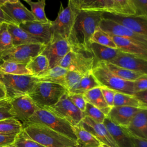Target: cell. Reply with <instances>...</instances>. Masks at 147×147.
Here are the masks:
<instances>
[{
  "mask_svg": "<svg viewBox=\"0 0 147 147\" xmlns=\"http://www.w3.org/2000/svg\"><path fill=\"white\" fill-rule=\"evenodd\" d=\"M102 20L101 12L79 10L68 39L71 48L90 51L93 34Z\"/></svg>",
  "mask_w": 147,
  "mask_h": 147,
  "instance_id": "1",
  "label": "cell"
},
{
  "mask_svg": "<svg viewBox=\"0 0 147 147\" xmlns=\"http://www.w3.org/2000/svg\"><path fill=\"white\" fill-rule=\"evenodd\" d=\"M75 7L88 11L107 13L123 16H134L133 0H72Z\"/></svg>",
  "mask_w": 147,
  "mask_h": 147,
  "instance_id": "2",
  "label": "cell"
},
{
  "mask_svg": "<svg viewBox=\"0 0 147 147\" xmlns=\"http://www.w3.org/2000/svg\"><path fill=\"white\" fill-rule=\"evenodd\" d=\"M23 127L33 140L45 147H77L76 141L42 124L30 123Z\"/></svg>",
  "mask_w": 147,
  "mask_h": 147,
  "instance_id": "3",
  "label": "cell"
},
{
  "mask_svg": "<svg viewBox=\"0 0 147 147\" xmlns=\"http://www.w3.org/2000/svg\"><path fill=\"white\" fill-rule=\"evenodd\" d=\"M79 11L72 0L68 1V5L65 8L61 3L56 18L51 21V30L52 34L51 42L59 40H68Z\"/></svg>",
  "mask_w": 147,
  "mask_h": 147,
  "instance_id": "4",
  "label": "cell"
},
{
  "mask_svg": "<svg viewBox=\"0 0 147 147\" xmlns=\"http://www.w3.org/2000/svg\"><path fill=\"white\" fill-rule=\"evenodd\" d=\"M37 123L42 124L52 130L61 134L76 141L77 140L73 126L46 107H39L28 121L24 125Z\"/></svg>",
  "mask_w": 147,
  "mask_h": 147,
  "instance_id": "5",
  "label": "cell"
},
{
  "mask_svg": "<svg viewBox=\"0 0 147 147\" xmlns=\"http://www.w3.org/2000/svg\"><path fill=\"white\" fill-rule=\"evenodd\" d=\"M67 92L64 86L50 82H38L28 95L39 107H51L56 104Z\"/></svg>",
  "mask_w": 147,
  "mask_h": 147,
  "instance_id": "6",
  "label": "cell"
},
{
  "mask_svg": "<svg viewBox=\"0 0 147 147\" xmlns=\"http://www.w3.org/2000/svg\"><path fill=\"white\" fill-rule=\"evenodd\" d=\"M92 73L100 87L130 95H134V82L125 80L111 73L102 62L98 63L92 69Z\"/></svg>",
  "mask_w": 147,
  "mask_h": 147,
  "instance_id": "7",
  "label": "cell"
},
{
  "mask_svg": "<svg viewBox=\"0 0 147 147\" xmlns=\"http://www.w3.org/2000/svg\"><path fill=\"white\" fill-rule=\"evenodd\" d=\"M95 65V57L91 51L72 49L57 65L67 71H74L84 75L91 71Z\"/></svg>",
  "mask_w": 147,
  "mask_h": 147,
  "instance_id": "8",
  "label": "cell"
},
{
  "mask_svg": "<svg viewBox=\"0 0 147 147\" xmlns=\"http://www.w3.org/2000/svg\"><path fill=\"white\" fill-rule=\"evenodd\" d=\"M0 81L6 87L7 96L10 99L28 95L38 79L32 75H16L0 72Z\"/></svg>",
  "mask_w": 147,
  "mask_h": 147,
  "instance_id": "9",
  "label": "cell"
},
{
  "mask_svg": "<svg viewBox=\"0 0 147 147\" xmlns=\"http://www.w3.org/2000/svg\"><path fill=\"white\" fill-rule=\"evenodd\" d=\"M45 46L41 44H29L13 47L1 53L0 60L1 61L26 64L31 59L41 54Z\"/></svg>",
  "mask_w": 147,
  "mask_h": 147,
  "instance_id": "10",
  "label": "cell"
},
{
  "mask_svg": "<svg viewBox=\"0 0 147 147\" xmlns=\"http://www.w3.org/2000/svg\"><path fill=\"white\" fill-rule=\"evenodd\" d=\"M46 108L66 120L72 126L79 125L84 118L83 112L74 105L67 92L61 96L56 104Z\"/></svg>",
  "mask_w": 147,
  "mask_h": 147,
  "instance_id": "11",
  "label": "cell"
},
{
  "mask_svg": "<svg viewBox=\"0 0 147 147\" xmlns=\"http://www.w3.org/2000/svg\"><path fill=\"white\" fill-rule=\"evenodd\" d=\"M99 28L107 33L127 38L147 48V37L134 32L128 28L109 19L102 18Z\"/></svg>",
  "mask_w": 147,
  "mask_h": 147,
  "instance_id": "12",
  "label": "cell"
},
{
  "mask_svg": "<svg viewBox=\"0 0 147 147\" xmlns=\"http://www.w3.org/2000/svg\"><path fill=\"white\" fill-rule=\"evenodd\" d=\"M11 111L14 118L22 124L26 123L36 110L39 109L36 103L28 95L15 97L11 99Z\"/></svg>",
  "mask_w": 147,
  "mask_h": 147,
  "instance_id": "13",
  "label": "cell"
},
{
  "mask_svg": "<svg viewBox=\"0 0 147 147\" xmlns=\"http://www.w3.org/2000/svg\"><path fill=\"white\" fill-rule=\"evenodd\" d=\"M0 5L6 14L18 26L25 22L36 21L30 10L19 0H0Z\"/></svg>",
  "mask_w": 147,
  "mask_h": 147,
  "instance_id": "14",
  "label": "cell"
},
{
  "mask_svg": "<svg viewBox=\"0 0 147 147\" xmlns=\"http://www.w3.org/2000/svg\"><path fill=\"white\" fill-rule=\"evenodd\" d=\"M102 17L114 21L147 37V18L145 17L136 16H123L107 13H102Z\"/></svg>",
  "mask_w": 147,
  "mask_h": 147,
  "instance_id": "15",
  "label": "cell"
},
{
  "mask_svg": "<svg viewBox=\"0 0 147 147\" xmlns=\"http://www.w3.org/2000/svg\"><path fill=\"white\" fill-rule=\"evenodd\" d=\"M71 49V47L68 40H59L45 45L41 54L47 58L50 68H52L57 65Z\"/></svg>",
  "mask_w": 147,
  "mask_h": 147,
  "instance_id": "16",
  "label": "cell"
},
{
  "mask_svg": "<svg viewBox=\"0 0 147 147\" xmlns=\"http://www.w3.org/2000/svg\"><path fill=\"white\" fill-rule=\"evenodd\" d=\"M79 125L103 144L110 147H118L103 123H98L89 117H84Z\"/></svg>",
  "mask_w": 147,
  "mask_h": 147,
  "instance_id": "17",
  "label": "cell"
},
{
  "mask_svg": "<svg viewBox=\"0 0 147 147\" xmlns=\"http://www.w3.org/2000/svg\"><path fill=\"white\" fill-rule=\"evenodd\" d=\"M51 21L47 23L37 21H28L22 23L19 26L32 36L39 39L42 44L47 45L51 42L52 39Z\"/></svg>",
  "mask_w": 147,
  "mask_h": 147,
  "instance_id": "18",
  "label": "cell"
},
{
  "mask_svg": "<svg viewBox=\"0 0 147 147\" xmlns=\"http://www.w3.org/2000/svg\"><path fill=\"white\" fill-rule=\"evenodd\" d=\"M108 63L142 75H147V59L123 53Z\"/></svg>",
  "mask_w": 147,
  "mask_h": 147,
  "instance_id": "19",
  "label": "cell"
},
{
  "mask_svg": "<svg viewBox=\"0 0 147 147\" xmlns=\"http://www.w3.org/2000/svg\"><path fill=\"white\" fill-rule=\"evenodd\" d=\"M140 109L141 108L129 106H113L107 117L115 125L126 127Z\"/></svg>",
  "mask_w": 147,
  "mask_h": 147,
  "instance_id": "20",
  "label": "cell"
},
{
  "mask_svg": "<svg viewBox=\"0 0 147 147\" xmlns=\"http://www.w3.org/2000/svg\"><path fill=\"white\" fill-rule=\"evenodd\" d=\"M125 128L130 135L147 140V109H141Z\"/></svg>",
  "mask_w": 147,
  "mask_h": 147,
  "instance_id": "21",
  "label": "cell"
},
{
  "mask_svg": "<svg viewBox=\"0 0 147 147\" xmlns=\"http://www.w3.org/2000/svg\"><path fill=\"white\" fill-rule=\"evenodd\" d=\"M103 123L118 147H134L130 137L125 127L115 125L107 116Z\"/></svg>",
  "mask_w": 147,
  "mask_h": 147,
  "instance_id": "22",
  "label": "cell"
},
{
  "mask_svg": "<svg viewBox=\"0 0 147 147\" xmlns=\"http://www.w3.org/2000/svg\"><path fill=\"white\" fill-rule=\"evenodd\" d=\"M117 48L122 52L147 59V48L135 43L127 38L110 35Z\"/></svg>",
  "mask_w": 147,
  "mask_h": 147,
  "instance_id": "23",
  "label": "cell"
},
{
  "mask_svg": "<svg viewBox=\"0 0 147 147\" xmlns=\"http://www.w3.org/2000/svg\"><path fill=\"white\" fill-rule=\"evenodd\" d=\"M90 49L95 57V66L99 62H109L124 53L118 48L106 47L94 42L91 43Z\"/></svg>",
  "mask_w": 147,
  "mask_h": 147,
  "instance_id": "24",
  "label": "cell"
},
{
  "mask_svg": "<svg viewBox=\"0 0 147 147\" xmlns=\"http://www.w3.org/2000/svg\"><path fill=\"white\" fill-rule=\"evenodd\" d=\"M7 29L11 36L13 47L29 44H42L39 39L32 36L16 24H7Z\"/></svg>",
  "mask_w": 147,
  "mask_h": 147,
  "instance_id": "25",
  "label": "cell"
},
{
  "mask_svg": "<svg viewBox=\"0 0 147 147\" xmlns=\"http://www.w3.org/2000/svg\"><path fill=\"white\" fill-rule=\"evenodd\" d=\"M76 136L77 147H101L103 144L79 124L73 126Z\"/></svg>",
  "mask_w": 147,
  "mask_h": 147,
  "instance_id": "26",
  "label": "cell"
},
{
  "mask_svg": "<svg viewBox=\"0 0 147 147\" xmlns=\"http://www.w3.org/2000/svg\"><path fill=\"white\" fill-rule=\"evenodd\" d=\"M83 95L87 102L99 109L107 116L111 108L106 103L101 92L100 87L88 91Z\"/></svg>",
  "mask_w": 147,
  "mask_h": 147,
  "instance_id": "27",
  "label": "cell"
},
{
  "mask_svg": "<svg viewBox=\"0 0 147 147\" xmlns=\"http://www.w3.org/2000/svg\"><path fill=\"white\" fill-rule=\"evenodd\" d=\"M26 68L30 75L36 78L42 75L50 69L48 60L42 54L31 59L26 64Z\"/></svg>",
  "mask_w": 147,
  "mask_h": 147,
  "instance_id": "28",
  "label": "cell"
},
{
  "mask_svg": "<svg viewBox=\"0 0 147 147\" xmlns=\"http://www.w3.org/2000/svg\"><path fill=\"white\" fill-rule=\"evenodd\" d=\"M67 72L68 71L66 69L59 65H56L50 68L37 78L39 81L56 83L65 87V76Z\"/></svg>",
  "mask_w": 147,
  "mask_h": 147,
  "instance_id": "29",
  "label": "cell"
},
{
  "mask_svg": "<svg viewBox=\"0 0 147 147\" xmlns=\"http://www.w3.org/2000/svg\"><path fill=\"white\" fill-rule=\"evenodd\" d=\"M102 63L111 73L125 80L134 82L140 76L142 75V74L140 73L119 67L110 63L103 61H102Z\"/></svg>",
  "mask_w": 147,
  "mask_h": 147,
  "instance_id": "30",
  "label": "cell"
},
{
  "mask_svg": "<svg viewBox=\"0 0 147 147\" xmlns=\"http://www.w3.org/2000/svg\"><path fill=\"white\" fill-rule=\"evenodd\" d=\"M23 129V124L16 118L0 121V134L17 135Z\"/></svg>",
  "mask_w": 147,
  "mask_h": 147,
  "instance_id": "31",
  "label": "cell"
},
{
  "mask_svg": "<svg viewBox=\"0 0 147 147\" xmlns=\"http://www.w3.org/2000/svg\"><path fill=\"white\" fill-rule=\"evenodd\" d=\"M0 72L10 75H31L26 68V64L11 61H2L0 63Z\"/></svg>",
  "mask_w": 147,
  "mask_h": 147,
  "instance_id": "32",
  "label": "cell"
},
{
  "mask_svg": "<svg viewBox=\"0 0 147 147\" xmlns=\"http://www.w3.org/2000/svg\"><path fill=\"white\" fill-rule=\"evenodd\" d=\"M25 1L30 6V11L37 21L47 23L51 21L47 17L45 13L46 5L45 0H40L37 2L30 0H25Z\"/></svg>",
  "mask_w": 147,
  "mask_h": 147,
  "instance_id": "33",
  "label": "cell"
},
{
  "mask_svg": "<svg viewBox=\"0 0 147 147\" xmlns=\"http://www.w3.org/2000/svg\"><path fill=\"white\" fill-rule=\"evenodd\" d=\"M98 87H100L99 83L92 74V71H90L83 75L74 94H83L84 92Z\"/></svg>",
  "mask_w": 147,
  "mask_h": 147,
  "instance_id": "34",
  "label": "cell"
},
{
  "mask_svg": "<svg viewBox=\"0 0 147 147\" xmlns=\"http://www.w3.org/2000/svg\"><path fill=\"white\" fill-rule=\"evenodd\" d=\"M114 106H129L143 109L140 101L134 95L116 92L114 95Z\"/></svg>",
  "mask_w": 147,
  "mask_h": 147,
  "instance_id": "35",
  "label": "cell"
},
{
  "mask_svg": "<svg viewBox=\"0 0 147 147\" xmlns=\"http://www.w3.org/2000/svg\"><path fill=\"white\" fill-rule=\"evenodd\" d=\"M83 75L68 71L65 76V87L68 94H74L78 88Z\"/></svg>",
  "mask_w": 147,
  "mask_h": 147,
  "instance_id": "36",
  "label": "cell"
},
{
  "mask_svg": "<svg viewBox=\"0 0 147 147\" xmlns=\"http://www.w3.org/2000/svg\"><path fill=\"white\" fill-rule=\"evenodd\" d=\"M13 144L16 147H45L33 140L24 129L16 135Z\"/></svg>",
  "mask_w": 147,
  "mask_h": 147,
  "instance_id": "37",
  "label": "cell"
},
{
  "mask_svg": "<svg viewBox=\"0 0 147 147\" xmlns=\"http://www.w3.org/2000/svg\"><path fill=\"white\" fill-rule=\"evenodd\" d=\"M13 47L12 38L7 29V24L2 23L0 28V53Z\"/></svg>",
  "mask_w": 147,
  "mask_h": 147,
  "instance_id": "38",
  "label": "cell"
},
{
  "mask_svg": "<svg viewBox=\"0 0 147 147\" xmlns=\"http://www.w3.org/2000/svg\"><path fill=\"white\" fill-rule=\"evenodd\" d=\"M92 42H94L106 47L115 49L117 48L110 35L99 28L94 32L92 38Z\"/></svg>",
  "mask_w": 147,
  "mask_h": 147,
  "instance_id": "39",
  "label": "cell"
},
{
  "mask_svg": "<svg viewBox=\"0 0 147 147\" xmlns=\"http://www.w3.org/2000/svg\"><path fill=\"white\" fill-rule=\"evenodd\" d=\"M83 113L84 117H89L94 121L100 123H103L106 117V115L99 109L88 102L86 103L85 110Z\"/></svg>",
  "mask_w": 147,
  "mask_h": 147,
  "instance_id": "40",
  "label": "cell"
},
{
  "mask_svg": "<svg viewBox=\"0 0 147 147\" xmlns=\"http://www.w3.org/2000/svg\"><path fill=\"white\" fill-rule=\"evenodd\" d=\"M10 98L0 100V121L9 118H14L11 111Z\"/></svg>",
  "mask_w": 147,
  "mask_h": 147,
  "instance_id": "41",
  "label": "cell"
},
{
  "mask_svg": "<svg viewBox=\"0 0 147 147\" xmlns=\"http://www.w3.org/2000/svg\"><path fill=\"white\" fill-rule=\"evenodd\" d=\"M68 93V92H67ZM68 96L74 105L82 112L85 110L87 102L82 94H68Z\"/></svg>",
  "mask_w": 147,
  "mask_h": 147,
  "instance_id": "42",
  "label": "cell"
},
{
  "mask_svg": "<svg viewBox=\"0 0 147 147\" xmlns=\"http://www.w3.org/2000/svg\"><path fill=\"white\" fill-rule=\"evenodd\" d=\"M136 7V16L147 18V0H133Z\"/></svg>",
  "mask_w": 147,
  "mask_h": 147,
  "instance_id": "43",
  "label": "cell"
},
{
  "mask_svg": "<svg viewBox=\"0 0 147 147\" xmlns=\"http://www.w3.org/2000/svg\"><path fill=\"white\" fill-rule=\"evenodd\" d=\"M147 90V75H142L134 82V91L136 92Z\"/></svg>",
  "mask_w": 147,
  "mask_h": 147,
  "instance_id": "44",
  "label": "cell"
},
{
  "mask_svg": "<svg viewBox=\"0 0 147 147\" xmlns=\"http://www.w3.org/2000/svg\"><path fill=\"white\" fill-rule=\"evenodd\" d=\"M100 90L106 103L110 107L112 108L114 106V95L116 92L105 87H100Z\"/></svg>",
  "mask_w": 147,
  "mask_h": 147,
  "instance_id": "45",
  "label": "cell"
},
{
  "mask_svg": "<svg viewBox=\"0 0 147 147\" xmlns=\"http://www.w3.org/2000/svg\"><path fill=\"white\" fill-rule=\"evenodd\" d=\"M134 96L141 103L143 109H147V90L136 92Z\"/></svg>",
  "mask_w": 147,
  "mask_h": 147,
  "instance_id": "46",
  "label": "cell"
},
{
  "mask_svg": "<svg viewBox=\"0 0 147 147\" xmlns=\"http://www.w3.org/2000/svg\"><path fill=\"white\" fill-rule=\"evenodd\" d=\"M16 135L0 134V147L13 144Z\"/></svg>",
  "mask_w": 147,
  "mask_h": 147,
  "instance_id": "47",
  "label": "cell"
},
{
  "mask_svg": "<svg viewBox=\"0 0 147 147\" xmlns=\"http://www.w3.org/2000/svg\"><path fill=\"white\" fill-rule=\"evenodd\" d=\"M130 138L134 144V147H147V140L137 138L130 135Z\"/></svg>",
  "mask_w": 147,
  "mask_h": 147,
  "instance_id": "48",
  "label": "cell"
},
{
  "mask_svg": "<svg viewBox=\"0 0 147 147\" xmlns=\"http://www.w3.org/2000/svg\"><path fill=\"white\" fill-rule=\"evenodd\" d=\"M0 22L6 23L7 24H14V22L6 14V13L3 10L0 5Z\"/></svg>",
  "mask_w": 147,
  "mask_h": 147,
  "instance_id": "49",
  "label": "cell"
},
{
  "mask_svg": "<svg viewBox=\"0 0 147 147\" xmlns=\"http://www.w3.org/2000/svg\"><path fill=\"white\" fill-rule=\"evenodd\" d=\"M9 98L7 94V91L4 84L0 81V100Z\"/></svg>",
  "mask_w": 147,
  "mask_h": 147,
  "instance_id": "50",
  "label": "cell"
},
{
  "mask_svg": "<svg viewBox=\"0 0 147 147\" xmlns=\"http://www.w3.org/2000/svg\"><path fill=\"white\" fill-rule=\"evenodd\" d=\"M2 147H16L13 144H9V145H5V146H3Z\"/></svg>",
  "mask_w": 147,
  "mask_h": 147,
  "instance_id": "51",
  "label": "cell"
},
{
  "mask_svg": "<svg viewBox=\"0 0 147 147\" xmlns=\"http://www.w3.org/2000/svg\"><path fill=\"white\" fill-rule=\"evenodd\" d=\"M101 147H110V146H107V145H106L103 144V145L101 146Z\"/></svg>",
  "mask_w": 147,
  "mask_h": 147,
  "instance_id": "52",
  "label": "cell"
},
{
  "mask_svg": "<svg viewBox=\"0 0 147 147\" xmlns=\"http://www.w3.org/2000/svg\"><path fill=\"white\" fill-rule=\"evenodd\" d=\"M2 24V23H1V22H0V28H1V24Z\"/></svg>",
  "mask_w": 147,
  "mask_h": 147,
  "instance_id": "53",
  "label": "cell"
}]
</instances>
